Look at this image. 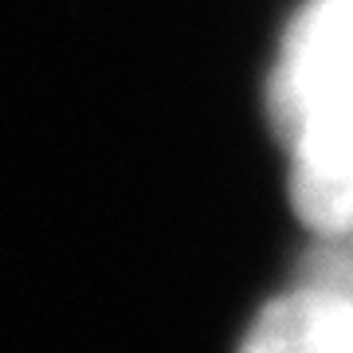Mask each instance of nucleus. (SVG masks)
Listing matches in <instances>:
<instances>
[{
  "label": "nucleus",
  "instance_id": "f257e3e1",
  "mask_svg": "<svg viewBox=\"0 0 353 353\" xmlns=\"http://www.w3.org/2000/svg\"><path fill=\"white\" fill-rule=\"evenodd\" d=\"M240 353H353V299L303 283L263 306Z\"/></svg>",
  "mask_w": 353,
  "mask_h": 353
},
{
  "label": "nucleus",
  "instance_id": "f03ea898",
  "mask_svg": "<svg viewBox=\"0 0 353 353\" xmlns=\"http://www.w3.org/2000/svg\"><path fill=\"white\" fill-rule=\"evenodd\" d=\"M353 43V0H310L290 20L279 63H314L322 55Z\"/></svg>",
  "mask_w": 353,
  "mask_h": 353
}]
</instances>
